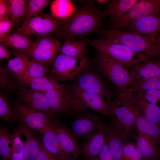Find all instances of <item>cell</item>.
Listing matches in <instances>:
<instances>
[{"instance_id":"obj_11","label":"cell","mask_w":160,"mask_h":160,"mask_svg":"<svg viewBox=\"0 0 160 160\" xmlns=\"http://www.w3.org/2000/svg\"><path fill=\"white\" fill-rule=\"evenodd\" d=\"M15 84L13 93L15 95L16 101L28 108L47 113L55 118L44 93L20 83H15Z\"/></svg>"},{"instance_id":"obj_40","label":"cell","mask_w":160,"mask_h":160,"mask_svg":"<svg viewBox=\"0 0 160 160\" xmlns=\"http://www.w3.org/2000/svg\"><path fill=\"white\" fill-rule=\"evenodd\" d=\"M132 93L135 96L157 105L158 102H160V90L148 89L132 92Z\"/></svg>"},{"instance_id":"obj_47","label":"cell","mask_w":160,"mask_h":160,"mask_svg":"<svg viewBox=\"0 0 160 160\" xmlns=\"http://www.w3.org/2000/svg\"><path fill=\"white\" fill-rule=\"evenodd\" d=\"M151 1L160 12V0H151Z\"/></svg>"},{"instance_id":"obj_12","label":"cell","mask_w":160,"mask_h":160,"mask_svg":"<svg viewBox=\"0 0 160 160\" xmlns=\"http://www.w3.org/2000/svg\"><path fill=\"white\" fill-rule=\"evenodd\" d=\"M13 107L19 120L41 134L52 126L51 120L55 118L47 113L28 108L16 100Z\"/></svg>"},{"instance_id":"obj_21","label":"cell","mask_w":160,"mask_h":160,"mask_svg":"<svg viewBox=\"0 0 160 160\" xmlns=\"http://www.w3.org/2000/svg\"><path fill=\"white\" fill-rule=\"evenodd\" d=\"M125 31L134 34L154 37L160 35L159 12L143 17Z\"/></svg>"},{"instance_id":"obj_28","label":"cell","mask_w":160,"mask_h":160,"mask_svg":"<svg viewBox=\"0 0 160 160\" xmlns=\"http://www.w3.org/2000/svg\"><path fill=\"white\" fill-rule=\"evenodd\" d=\"M87 43L82 40H67L61 45L60 53L77 58L82 59L87 57Z\"/></svg>"},{"instance_id":"obj_18","label":"cell","mask_w":160,"mask_h":160,"mask_svg":"<svg viewBox=\"0 0 160 160\" xmlns=\"http://www.w3.org/2000/svg\"><path fill=\"white\" fill-rule=\"evenodd\" d=\"M105 131V140L113 160H123L128 135L121 127L111 122L106 126Z\"/></svg>"},{"instance_id":"obj_13","label":"cell","mask_w":160,"mask_h":160,"mask_svg":"<svg viewBox=\"0 0 160 160\" xmlns=\"http://www.w3.org/2000/svg\"><path fill=\"white\" fill-rule=\"evenodd\" d=\"M61 84L87 108L98 113L110 116V104L98 94L81 89L73 82Z\"/></svg>"},{"instance_id":"obj_9","label":"cell","mask_w":160,"mask_h":160,"mask_svg":"<svg viewBox=\"0 0 160 160\" xmlns=\"http://www.w3.org/2000/svg\"><path fill=\"white\" fill-rule=\"evenodd\" d=\"M64 21L55 17L50 12H42L25 21L19 28L38 38L49 36Z\"/></svg>"},{"instance_id":"obj_23","label":"cell","mask_w":160,"mask_h":160,"mask_svg":"<svg viewBox=\"0 0 160 160\" xmlns=\"http://www.w3.org/2000/svg\"><path fill=\"white\" fill-rule=\"evenodd\" d=\"M31 35L17 28L9 35L0 39V42L6 45L11 50L25 54L32 44Z\"/></svg>"},{"instance_id":"obj_46","label":"cell","mask_w":160,"mask_h":160,"mask_svg":"<svg viewBox=\"0 0 160 160\" xmlns=\"http://www.w3.org/2000/svg\"><path fill=\"white\" fill-rule=\"evenodd\" d=\"M11 160H24L23 152L12 155Z\"/></svg>"},{"instance_id":"obj_5","label":"cell","mask_w":160,"mask_h":160,"mask_svg":"<svg viewBox=\"0 0 160 160\" xmlns=\"http://www.w3.org/2000/svg\"><path fill=\"white\" fill-rule=\"evenodd\" d=\"M97 51L93 61L100 73L111 83L112 88H127L132 80L129 71L112 58Z\"/></svg>"},{"instance_id":"obj_4","label":"cell","mask_w":160,"mask_h":160,"mask_svg":"<svg viewBox=\"0 0 160 160\" xmlns=\"http://www.w3.org/2000/svg\"><path fill=\"white\" fill-rule=\"evenodd\" d=\"M42 92L57 119L63 116L77 115L84 112L87 108L61 84L52 90Z\"/></svg>"},{"instance_id":"obj_19","label":"cell","mask_w":160,"mask_h":160,"mask_svg":"<svg viewBox=\"0 0 160 160\" xmlns=\"http://www.w3.org/2000/svg\"><path fill=\"white\" fill-rule=\"evenodd\" d=\"M16 128H13L15 132L23 135L26 138L23 145L24 160H35L39 151L41 139L38 137L34 130L19 120Z\"/></svg>"},{"instance_id":"obj_2","label":"cell","mask_w":160,"mask_h":160,"mask_svg":"<svg viewBox=\"0 0 160 160\" xmlns=\"http://www.w3.org/2000/svg\"><path fill=\"white\" fill-rule=\"evenodd\" d=\"M99 33L100 38L106 42L121 44L135 52L160 60V43L154 36L111 29H102Z\"/></svg>"},{"instance_id":"obj_16","label":"cell","mask_w":160,"mask_h":160,"mask_svg":"<svg viewBox=\"0 0 160 160\" xmlns=\"http://www.w3.org/2000/svg\"><path fill=\"white\" fill-rule=\"evenodd\" d=\"M51 124L56 132L62 150L76 160L81 154L77 138L66 125L57 119H52Z\"/></svg>"},{"instance_id":"obj_3","label":"cell","mask_w":160,"mask_h":160,"mask_svg":"<svg viewBox=\"0 0 160 160\" xmlns=\"http://www.w3.org/2000/svg\"><path fill=\"white\" fill-rule=\"evenodd\" d=\"M78 39L90 44L97 50L112 58L127 70L153 57L146 54L135 52L124 45L108 42L100 38L91 40L81 37Z\"/></svg>"},{"instance_id":"obj_17","label":"cell","mask_w":160,"mask_h":160,"mask_svg":"<svg viewBox=\"0 0 160 160\" xmlns=\"http://www.w3.org/2000/svg\"><path fill=\"white\" fill-rule=\"evenodd\" d=\"M111 105V122L123 129L130 135L137 128L134 116L130 110L117 98L113 97Z\"/></svg>"},{"instance_id":"obj_7","label":"cell","mask_w":160,"mask_h":160,"mask_svg":"<svg viewBox=\"0 0 160 160\" xmlns=\"http://www.w3.org/2000/svg\"><path fill=\"white\" fill-rule=\"evenodd\" d=\"M113 97L118 100L127 107L133 114L137 128L142 133L151 136L159 143L160 125L146 118L133 100L132 92L128 88L124 89H113Z\"/></svg>"},{"instance_id":"obj_30","label":"cell","mask_w":160,"mask_h":160,"mask_svg":"<svg viewBox=\"0 0 160 160\" xmlns=\"http://www.w3.org/2000/svg\"><path fill=\"white\" fill-rule=\"evenodd\" d=\"M131 96L134 101L145 117L160 125V106L134 95L132 92Z\"/></svg>"},{"instance_id":"obj_6","label":"cell","mask_w":160,"mask_h":160,"mask_svg":"<svg viewBox=\"0 0 160 160\" xmlns=\"http://www.w3.org/2000/svg\"><path fill=\"white\" fill-rule=\"evenodd\" d=\"M73 82L81 88L95 92L111 103L113 91L106 84L93 61L89 60Z\"/></svg>"},{"instance_id":"obj_15","label":"cell","mask_w":160,"mask_h":160,"mask_svg":"<svg viewBox=\"0 0 160 160\" xmlns=\"http://www.w3.org/2000/svg\"><path fill=\"white\" fill-rule=\"evenodd\" d=\"M71 123L72 132L77 138H84L106 126L97 115L84 112L77 115Z\"/></svg>"},{"instance_id":"obj_51","label":"cell","mask_w":160,"mask_h":160,"mask_svg":"<svg viewBox=\"0 0 160 160\" xmlns=\"http://www.w3.org/2000/svg\"><path fill=\"white\" fill-rule=\"evenodd\" d=\"M159 156H160V155ZM160 160V157L159 159V160Z\"/></svg>"},{"instance_id":"obj_31","label":"cell","mask_w":160,"mask_h":160,"mask_svg":"<svg viewBox=\"0 0 160 160\" xmlns=\"http://www.w3.org/2000/svg\"><path fill=\"white\" fill-rule=\"evenodd\" d=\"M7 15L12 21L14 27H18L21 22L28 0H7Z\"/></svg>"},{"instance_id":"obj_22","label":"cell","mask_w":160,"mask_h":160,"mask_svg":"<svg viewBox=\"0 0 160 160\" xmlns=\"http://www.w3.org/2000/svg\"><path fill=\"white\" fill-rule=\"evenodd\" d=\"M138 0H111L105 5L103 11L104 17L108 18L112 26L123 17Z\"/></svg>"},{"instance_id":"obj_24","label":"cell","mask_w":160,"mask_h":160,"mask_svg":"<svg viewBox=\"0 0 160 160\" xmlns=\"http://www.w3.org/2000/svg\"><path fill=\"white\" fill-rule=\"evenodd\" d=\"M132 79L144 80L160 76V60L151 58L134 66L129 71Z\"/></svg>"},{"instance_id":"obj_33","label":"cell","mask_w":160,"mask_h":160,"mask_svg":"<svg viewBox=\"0 0 160 160\" xmlns=\"http://www.w3.org/2000/svg\"><path fill=\"white\" fill-rule=\"evenodd\" d=\"M0 118L12 124L19 120L6 95L0 89Z\"/></svg>"},{"instance_id":"obj_41","label":"cell","mask_w":160,"mask_h":160,"mask_svg":"<svg viewBox=\"0 0 160 160\" xmlns=\"http://www.w3.org/2000/svg\"><path fill=\"white\" fill-rule=\"evenodd\" d=\"M12 26L13 23L8 15L0 18V39L11 32Z\"/></svg>"},{"instance_id":"obj_42","label":"cell","mask_w":160,"mask_h":160,"mask_svg":"<svg viewBox=\"0 0 160 160\" xmlns=\"http://www.w3.org/2000/svg\"><path fill=\"white\" fill-rule=\"evenodd\" d=\"M35 160H60L57 158L44 147L41 139L39 151Z\"/></svg>"},{"instance_id":"obj_49","label":"cell","mask_w":160,"mask_h":160,"mask_svg":"<svg viewBox=\"0 0 160 160\" xmlns=\"http://www.w3.org/2000/svg\"><path fill=\"white\" fill-rule=\"evenodd\" d=\"M156 39L160 43V35L155 37Z\"/></svg>"},{"instance_id":"obj_37","label":"cell","mask_w":160,"mask_h":160,"mask_svg":"<svg viewBox=\"0 0 160 160\" xmlns=\"http://www.w3.org/2000/svg\"><path fill=\"white\" fill-rule=\"evenodd\" d=\"M12 136L5 127L0 126V155L4 160H11Z\"/></svg>"},{"instance_id":"obj_14","label":"cell","mask_w":160,"mask_h":160,"mask_svg":"<svg viewBox=\"0 0 160 160\" xmlns=\"http://www.w3.org/2000/svg\"><path fill=\"white\" fill-rule=\"evenodd\" d=\"M159 12L151 0H138L123 17L111 26V29L126 31L143 17Z\"/></svg>"},{"instance_id":"obj_29","label":"cell","mask_w":160,"mask_h":160,"mask_svg":"<svg viewBox=\"0 0 160 160\" xmlns=\"http://www.w3.org/2000/svg\"><path fill=\"white\" fill-rule=\"evenodd\" d=\"M11 51L12 54L21 58L26 64L30 77L37 78L48 74L50 67L36 61L25 54Z\"/></svg>"},{"instance_id":"obj_48","label":"cell","mask_w":160,"mask_h":160,"mask_svg":"<svg viewBox=\"0 0 160 160\" xmlns=\"http://www.w3.org/2000/svg\"><path fill=\"white\" fill-rule=\"evenodd\" d=\"M108 1V0H95V1L99 4L105 5Z\"/></svg>"},{"instance_id":"obj_8","label":"cell","mask_w":160,"mask_h":160,"mask_svg":"<svg viewBox=\"0 0 160 160\" xmlns=\"http://www.w3.org/2000/svg\"><path fill=\"white\" fill-rule=\"evenodd\" d=\"M90 60L80 59L59 53L51 68L49 75L56 81L73 82L78 74Z\"/></svg>"},{"instance_id":"obj_27","label":"cell","mask_w":160,"mask_h":160,"mask_svg":"<svg viewBox=\"0 0 160 160\" xmlns=\"http://www.w3.org/2000/svg\"><path fill=\"white\" fill-rule=\"evenodd\" d=\"M15 83L21 84L28 87L41 92L52 90L60 84L49 75L34 78L28 76L22 81Z\"/></svg>"},{"instance_id":"obj_34","label":"cell","mask_w":160,"mask_h":160,"mask_svg":"<svg viewBox=\"0 0 160 160\" xmlns=\"http://www.w3.org/2000/svg\"><path fill=\"white\" fill-rule=\"evenodd\" d=\"M49 0H29L21 19L22 23L28 19L41 13L51 2Z\"/></svg>"},{"instance_id":"obj_35","label":"cell","mask_w":160,"mask_h":160,"mask_svg":"<svg viewBox=\"0 0 160 160\" xmlns=\"http://www.w3.org/2000/svg\"><path fill=\"white\" fill-rule=\"evenodd\" d=\"M128 88L132 92L148 89L160 90V76L144 80L132 79Z\"/></svg>"},{"instance_id":"obj_39","label":"cell","mask_w":160,"mask_h":160,"mask_svg":"<svg viewBox=\"0 0 160 160\" xmlns=\"http://www.w3.org/2000/svg\"><path fill=\"white\" fill-rule=\"evenodd\" d=\"M141 153L137 146L128 141L125 144L123 151V160H142Z\"/></svg>"},{"instance_id":"obj_32","label":"cell","mask_w":160,"mask_h":160,"mask_svg":"<svg viewBox=\"0 0 160 160\" xmlns=\"http://www.w3.org/2000/svg\"><path fill=\"white\" fill-rule=\"evenodd\" d=\"M7 66L15 82L20 81L28 76L26 64L17 56H15L9 60Z\"/></svg>"},{"instance_id":"obj_43","label":"cell","mask_w":160,"mask_h":160,"mask_svg":"<svg viewBox=\"0 0 160 160\" xmlns=\"http://www.w3.org/2000/svg\"><path fill=\"white\" fill-rule=\"evenodd\" d=\"M98 160H113L106 140L99 153Z\"/></svg>"},{"instance_id":"obj_36","label":"cell","mask_w":160,"mask_h":160,"mask_svg":"<svg viewBox=\"0 0 160 160\" xmlns=\"http://www.w3.org/2000/svg\"><path fill=\"white\" fill-rule=\"evenodd\" d=\"M70 2L68 0H55L50 4V13L55 17L65 20L69 17Z\"/></svg>"},{"instance_id":"obj_26","label":"cell","mask_w":160,"mask_h":160,"mask_svg":"<svg viewBox=\"0 0 160 160\" xmlns=\"http://www.w3.org/2000/svg\"><path fill=\"white\" fill-rule=\"evenodd\" d=\"M42 134L41 140L43 145L52 155L60 160H75L62 150L56 132L52 126Z\"/></svg>"},{"instance_id":"obj_50","label":"cell","mask_w":160,"mask_h":160,"mask_svg":"<svg viewBox=\"0 0 160 160\" xmlns=\"http://www.w3.org/2000/svg\"><path fill=\"white\" fill-rule=\"evenodd\" d=\"M159 140H160V137H159Z\"/></svg>"},{"instance_id":"obj_10","label":"cell","mask_w":160,"mask_h":160,"mask_svg":"<svg viewBox=\"0 0 160 160\" xmlns=\"http://www.w3.org/2000/svg\"><path fill=\"white\" fill-rule=\"evenodd\" d=\"M61 45L59 40L54 37L38 38L33 41L25 54L36 61L51 68L59 52Z\"/></svg>"},{"instance_id":"obj_44","label":"cell","mask_w":160,"mask_h":160,"mask_svg":"<svg viewBox=\"0 0 160 160\" xmlns=\"http://www.w3.org/2000/svg\"><path fill=\"white\" fill-rule=\"evenodd\" d=\"M11 57L8 47L4 43L0 42V59H9Z\"/></svg>"},{"instance_id":"obj_1","label":"cell","mask_w":160,"mask_h":160,"mask_svg":"<svg viewBox=\"0 0 160 160\" xmlns=\"http://www.w3.org/2000/svg\"><path fill=\"white\" fill-rule=\"evenodd\" d=\"M104 17L103 11L89 1L78 9L54 34V37L61 40H73L102 29Z\"/></svg>"},{"instance_id":"obj_20","label":"cell","mask_w":160,"mask_h":160,"mask_svg":"<svg viewBox=\"0 0 160 160\" xmlns=\"http://www.w3.org/2000/svg\"><path fill=\"white\" fill-rule=\"evenodd\" d=\"M106 127L98 130L85 138L80 147L81 154L84 160H98L105 141Z\"/></svg>"},{"instance_id":"obj_52","label":"cell","mask_w":160,"mask_h":160,"mask_svg":"<svg viewBox=\"0 0 160 160\" xmlns=\"http://www.w3.org/2000/svg\"></svg>"},{"instance_id":"obj_38","label":"cell","mask_w":160,"mask_h":160,"mask_svg":"<svg viewBox=\"0 0 160 160\" xmlns=\"http://www.w3.org/2000/svg\"><path fill=\"white\" fill-rule=\"evenodd\" d=\"M0 89L6 95L13 93L15 89L14 81L7 66L0 65Z\"/></svg>"},{"instance_id":"obj_45","label":"cell","mask_w":160,"mask_h":160,"mask_svg":"<svg viewBox=\"0 0 160 160\" xmlns=\"http://www.w3.org/2000/svg\"><path fill=\"white\" fill-rule=\"evenodd\" d=\"M8 7L5 0H0V18L8 15Z\"/></svg>"},{"instance_id":"obj_25","label":"cell","mask_w":160,"mask_h":160,"mask_svg":"<svg viewBox=\"0 0 160 160\" xmlns=\"http://www.w3.org/2000/svg\"><path fill=\"white\" fill-rule=\"evenodd\" d=\"M136 146L141 152L142 160H157L160 155L158 143L152 137L139 131L136 136Z\"/></svg>"}]
</instances>
